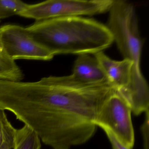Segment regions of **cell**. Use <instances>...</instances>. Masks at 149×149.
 Segmentation results:
<instances>
[{
    "mask_svg": "<svg viewBox=\"0 0 149 149\" xmlns=\"http://www.w3.org/2000/svg\"><path fill=\"white\" fill-rule=\"evenodd\" d=\"M24 75L15 61L11 59L0 45V80L21 81Z\"/></svg>",
    "mask_w": 149,
    "mask_h": 149,
    "instance_id": "8",
    "label": "cell"
},
{
    "mask_svg": "<svg viewBox=\"0 0 149 149\" xmlns=\"http://www.w3.org/2000/svg\"><path fill=\"white\" fill-rule=\"evenodd\" d=\"M104 132L106 133L113 149H131L123 144L120 140H118L116 136L112 133L109 129L102 128Z\"/></svg>",
    "mask_w": 149,
    "mask_h": 149,
    "instance_id": "12",
    "label": "cell"
},
{
    "mask_svg": "<svg viewBox=\"0 0 149 149\" xmlns=\"http://www.w3.org/2000/svg\"><path fill=\"white\" fill-rule=\"evenodd\" d=\"M41 140L38 135L24 125L17 130L15 145L13 149H41Z\"/></svg>",
    "mask_w": 149,
    "mask_h": 149,
    "instance_id": "10",
    "label": "cell"
},
{
    "mask_svg": "<svg viewBox=\"0 0 149 149\" xmlns=\"http://www.w3.org/2000/svg\"><path fill=\"white\" fill-rule=\"evenodd\" d=\"M26 28L54 56L94 55L108 48L114 42L106 25L84 17L36 21Z\"/></svg>",
    "mask_w": 149,
    "mask_h": 149,
    "instance_id": "1",
    "label": "cell"
},
{
    "mask_svg": "<svg viewBox=\"0 0 149 149\" xmlns=\"http://www.w3.org/2000/svg\"><path fill=\"white\" fill-rule=\"evenodd\" d=\"M17 130L8 120L5 111L0 109V149H13Z\"/></svg>",
    "mask_w": 149,
    "mask_h": 149,
    "instance_id": "9",
    "label": "cell"
},
{
    "mask_svg": "<svg viewBox=\"0 0 149 149\" xmlns=\"http://www.w3.org/2000/svg\"><path fill=\"white\" fill-rule=\"evenodd\" d=\"M144 141V149H149V119L146 118L142 127Z\"/></svg>",
    "mask_w": 149,
    "mask_h": 149,
    "instance_id": "13",
    "label": "cell"
},
{
    "mask_svg": "<svg viewBox=\"0 0 149 149\" xmlns=\"http://www.w3.org/2000/svg\"><path fill=\"white\" fill-rule=\"evenodd\" d=\"M28 5L19 0H0V21L18 15L27 8Z\"/></svg>",
    "mask_w": 149,
    "mask_h": 149,
    "instance_id": "11",
    "label": "cell"
},
{
    "mask_svg": "<svg viewBox=\"0 0 149 149\" xmlns=\"http://www.w3.org/2000/svg\"><path fill=\"white\" fill-rule=\"evenodd\" d=\"M130 107L116 91L107 97L97 114L95 124L109 129L128 148L132 149L135 136Z\"/></svg>",
    "mask_w": 149,
    "mask_h": 149,
    "instance_id": "4",
    "label": "cell"
},
{
    "mask_svg": "<svg viewBox=\"0 0 149 149\" xmlns=\"http://www.w3.org/2000/svg\"><path fill=\"white\" fill-rule=\"evenodd\" d=\"M116 92L120 94L130 83L133 63L124 59L121 61L112 60L103 51L94 54Z\"/></svg>",
    "mask_w": 149,
    "mask_h": 149,
    "instance_id": "7",
    "label": "cell"
},
{
    "mask_svg": "<svg viewBox=\"0 0 149 149\" xmlns=\"http://www.w3.org/2000/svg\"><path fill=\"white\" fill-rule=\"evenodd\" d=\"M109 12L106 26L113 41L124 59L133 63L129 87L133 89L145 88L148 85L140 69L142 41L135 8L125 1L114 0Z\"/></svg>",
    "mask_w": 149,
    "mask_h": 149,
    "instance_id": "2",
    "label": "cell"
},
{
    "mask_svg": "<svg viewBox=\"0 0 149 149\" xmlns=\"http://www.w3.org/2000/svg\"><path fill=\"white\" fill-rule=\"evenodd\" d=\"M0 45L14 61H49L54 56L36 40L26 27L14 24L0 27Z\"/></svg>",
    "mask_w": 149,
    "mask_h": 149,
    "instance_id": "5",
    "label": "cell"
},
{
    "mask_svg": "<svg viewBox=\"0 0 149 149\" xmlns=\"http://www.w3.org/2000/svg\"><path fill=\"white\" fill-rule=\"evenodd\" d=\"M0 22H1V21H0Z\"/></svg>",
    "mask_w": 149,
    "mask_h": 149,
    "instance_id": "14",
    "label": "cell"
},
{
    "mask_svg": "<svg viewBox=\"0 0 149 149\" xmlns=\"http://www.w3.org/2000/svg\"><path fill=\"white\" fill-rule=\"evenodd\" d=\"M52 79L58 84L73 86H89L110 84L95 56L87 54L78 55L71 74L52 76Z\"/></svg>",
    "mask_w": 149,
    "mask_h": 149,
    "instance_id": "6",
    "label": "cell"
},
{
    "mask_svg": "<svg viewBox=\"0 0 149 149\" xmlns=\"http://www.w3.org/2000/svg\"><path fill=\"white\" fill-rule=\"evenodd\" d=\"M114 0H48L29 5L19 14L21 17L44 20L56 18L84 17L109 12Z\"/></svg>",
    "mask_w": 149,
    "mask_h": 149,
    "instance_id": "3",
    "label": "cell"
}]
</instances>
